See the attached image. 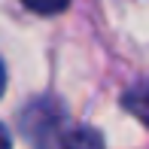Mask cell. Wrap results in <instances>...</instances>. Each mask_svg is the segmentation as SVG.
I'll return each instance as SVG.
<instances>
[{
  "label": "cell",
  "mask_w": 149,
  "mask_h": 149,
  "mask_svg": "<svg viewBox=\"0 0 149 149\" xmlns=\"http://www.w3.org/2000/svg\"><path fill=\"white\" fill-rule=\"evenodd\" d=\"M31 12H40V15H55V12H64L70 6V0H22Z\"/></svg>",
  "instance_id": "obj_1"
},
{
  "label": "cell",
  "mask_w": 149,
  "mask_h": 149,
  "mask_svg": "<svg viewBox=\"0 0 149 149\" xmlns=\"http://www.w3.org/2000/svg\"><path fill=\"white\" fill-rule=\"evenodd\" d=\"M0 146H9V134H6L3 128H0Z\"/></svg>",
  "instance_id": "obj_2"
},
{
  "label": "cell",
  "mask_w": 149,
  "mask_h": 149,
  "mask_svg": "<svg viewBox=\"0 0 149 149\" xmlns=\"http://www.w3.org/2000/svg\"><path fill=\"white\" fill-rule=\"evenodd\" d=\"M3 88H6V73H3V64H0V94H3Z\"/></svg>",
  "instance_id": "obj_3"
}]
</instances>
